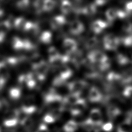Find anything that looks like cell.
I'll use <instances>...</instances> for the list:
<instances>
[{
  "instance_id": "1",
  "label": "cell",
  "mask_w": 132,
  "mask_h": 132,
  "mask_svg": "<svg viewBox=\"0 0 132 132\" xmlns=\"http://www.w3.org/2000/svg\"><path fill=\"white\" fill-rule=\"evenodd\" d=\"M119 38L112 34H109L105 36L103 43L104 47L108 50L116 49L119 44Z\"/></svg>"
},
{
  "instance_id": "2",
  "label": "cell",
  "mask_w": 132,
  "mask_h": 132,
  "mask_svg": "<svg viewBox=\"0 0 132 132\" xmlns=\"http://www.w3.org/2000/svg\"><path fill=\"white\" fill-rule=\"evenodd\" d=\"M87 119L93 126H100L102 124V114L101 110L98 108L92 109L90 111L89 118Z\"/></svg>"
},
{
  "instance_id": "3",
  "label": "cell",
  "mask_w": 132,
  "mask_h": 132,
  "mask_svg": "<svg viewBox=\"0 0 132 132\" xmlns=\"http://www.w3.org/2000/svg\"><path fill=\"white\" fill-rule=\"evenodd\" d=\"M89 58L91 62L99 63L100 65L108 60L107 56L104 53L97 50L91 52L89 53Z\"/></svg>"
},
{
  "instance_id": "4",
  "label": "cell",
  "mask_w": 132,
  "mask_h": 132,
  "mask_svg": "<svg viewBox=\"0 0 132 132\" xmlns=\"http://www.w3.org/2000/svg\"><path fill=\"white\" fill-rule=\"evenodd\" d=\"M87 107L86 102L84 99H79L77 102L72 105L71 112L73 116H77L80 114Z\"/></svg>"
},
{
  "instance_id": "5",
  "label": "cell",
  "mask_w": 132,
  "mask_h": 132,
  "mask_svg": "<svg viewBox=\"0 0 132 132\" xmlns=\"http://www.w3.org/2000/svg\"><path fill=\"white\" fill-rule=\"evenodd\" d=\"M88 98L91 102L96 103L102 100V95L98 88L95 87H92L89 91Z\"/></svg>"
},
{
  "instance_id": "6",
  "label": "cell",
  "mask_w": 132,
  "mask_h": 132,
  "mask_svg": "<svg viewBox=\"0 0 132 132\" xmlns=\"http://www.w3.org/2000/svg\"><path fill=\"white\" fill-rule=\"evenodd\" d=\"M121 113V110L115 105H109L107 109V114L108 117L110 120L116 119Z\"/></svg>"
},
{
  "instance_id": "7",
  "label": "cell",
  "mask_w": 132,
  "mask_h": 132,
  "mask_svg": "<svg viewBox=\"0 0 132 132\" xmlns=\"http://www.w3.org/2000/svg\"><path fill=\"white\" fill-rule=\"evenodd\" d=\"M106 27V22L101 20H97L93 22L91 25L92 29L95 33H100Z\"/></svg>"
},
{
  "instance_id": "8",
  "label": "cell",
  "mask_w": 132,
  "mask_h": 132,
  "mask_svg": "<svg viewBox=\"0 0 132 132\" xmlns=\"http://www.w3.org/2000/svg\"><path fill=\"white\" fill-rule=\"evenodd\" d=\"M132 127V120L125 119L118 126L117 132H131Z\"/></svg>"
},
{
  "instance_id": "9",
  "label": "cell",
  "mask_w": 132,
  "mask_h": 132,
  "mask_svg": "<svg viewBox=\"0 0 132 132\" xmlns=\"http://www.w3.org/2000/svg\"><path fill=\"white\" fill-rule=\"evenodd\" d=\"M107 19L109 21H113L117 18H118V10L111 8L107 10L105 13Z\"/></svg>"
},
{
  "instance_id": "10",
  "label": "cell",
  "mask_w": 132,
  "mask_h": 132,
  "mask_svg": "<svg viewBox=\"0 0 132 132\" xmlns=\"http://www.w3.org/2000/svg\"><path fill=\"white\" fill-rule=\"evenodd\" d=\"M77 128V123L73 120L68 121L64 126L65 132H75Z\"/></svg>"
},
{
  "instance_id": "11",
  "label": "cell",
  "mask_w": 132,
  "mask_h": 132,
  "mask_svg": "<svg viewBox=\"0 0 132 132\" xmlns=\"http://www.w3.org/2000/svg\"><path fill=\"white\" fill-rule=\"evenodd\" d=\"M107 79L110 82H117L119 80H122V76H120L119 74L112 72L108 74L107 76Z\"/></svg>"
},
{
  "instance_id": "12",
  "label": "cell",
  "mask_w": 132,
  "mask_h": 132,
  "mask_svg": "<svg viewBox=\"0 0 132 132\" xmlns=\"http://www.w3.org/2000/svg\"><path fill=\"white\" fill-rule=\"evenodd\" d=\"M117 60L118 63H119L121 64H124L128 62V59L127 57H126L122 54H119L118 55Z\"/></svg>"
},
{
  "instance_id": "13",
  "label": "cell",
  "mask_w": 132,
  "mask_h": 132,
  "mask_svg": "<svg viewBox=\"0 0 132 132\" xmlns=\"http://www.w3.org/2000/svg\"><path fill=\"white\" fill-rule=\"evenodd\" d=\"M124 96L128 98H132V86L126 87L123 92Z\"/></svg>"
},
{
  "instance_id": "14",
  "label": "cell",
  "mask_w": 132,
  "mask_h": 132,
  "mask_svg": "<svg viewBox=\"0 0 132 132\" xmlns=\"http://www.w3.org/2000/svg\"><path fill=\"white\" fill-rule=\"evenodd\" d=\"M102 129L106 132H110L113 129V125L111 122H107L102 126Z\"/></svg>"
},
{
  "instance_id": "15",
  "label": "cell",
  "mask_w": 132,
  "mask_h": 132,
  "mask_svg": "<svg viewBox=\"0 0 132 132\" xmlns=\"http://www.w3.org/2000/svg\"><path fill=\"white\" fill-rule=\"evenodd\" d=\"M123 29L124 31L127 33L132 32V24L130 22H126L125 23L123 27Z\"/></svg>"
},
{
  "instance_id": "16",
  "label": "cell",
  "mask_w": 132,
  "mask_h": 132,
  "mask_svg": "<svg viewBox=\"0 0 132 132\" xmlns=\"http://www.w3.org/2000/svg\"><path fill=\"white\" fill-rule=\"evenodd\" d=\"M122 41L123 43L126 46L132 45V35L125 37Z\"/></svg>"
},
{
  "instance_id": "17",
  "label": "cell",
  "mask_w": 132,
  "mask_h": 132,
  "mask_svg": "<svg viewBox=\"0 0 132 132\" xmlns=\"http://www.w3.org/2000/svg\"><path fill=\"white\" fill-rule=\"evenodd\" d=\"M97 43V40L95 38H92L89 39V41L88 42V45L89 47H92L94 46Z\"/></svg>"
},
{
  "instance_id": "18",
  "label": "cell",
  "mask_w": 132,
  "mask_h": 132,
  "mask_svg": "<svg viewBox=\"0 0 132 132\" xmlns=\"http://www.w3.org/2000/svg\"><path fill=\"white\" fill-rule=\"evenodd\" d=\"M126 9L127 10V11H132V1L129 2L128 3H127L126 5Z\"/></svg>"
},
{
  "instance_id": "19",
  "label": "cell",
  "mask_w": 132,
  "mask_h": 132,
  "mask_svg": "<svg viewBox=\"0 0 132 132\" xmlns=\"http://www.w3.org/2000/svg\"><path fill=\"white\" fill-rule=\"evenodd\" d=\"M38 132H48V129L45 126L41 125L39 127Z\"/></svg>"
},
{
  "instance_id": "20",
  "label": "cell",
  "mask_w": 132,
  "mask_h": 132,
  "mask_svg": "<svg viewBox=\"0 0 132 132\" xmlns=\"http://www.w3.org/2000/svg\"><path fill=\"white\" fill-rule=\"evenodd\" d=\"M109 0H95V3L98 5H102L105 4Z\"/></svg>"
},
{
  "instance_id": "21",
  "label": "cell",
  "mask_w": 132,
  "mask_h": 132,
  "mask_svg": "<svg viewBox=\"0 0 132 132\" xmlns=\"http://www.w3.org/2000/svg\"><path fill=\"white\" fill-rule=\"evenodd\" d=\"M88 132H100V129L97 127H93L88 129Z\"/></svg>"
},
{
  "instance_id": "22",
  "label": "cell",
  "mask_w": 132,
  "mask_h": 132,
  "mask_svg": "<svg viewBox=\"0 0 132 132\" xmlns=\"http://www.w3.org/2000/svg\"><path fill=\"white\" fill-rule=\"evenodd\" d=\"M0 132H1V131H0Z\"/></svg>"
}]
</instances>
